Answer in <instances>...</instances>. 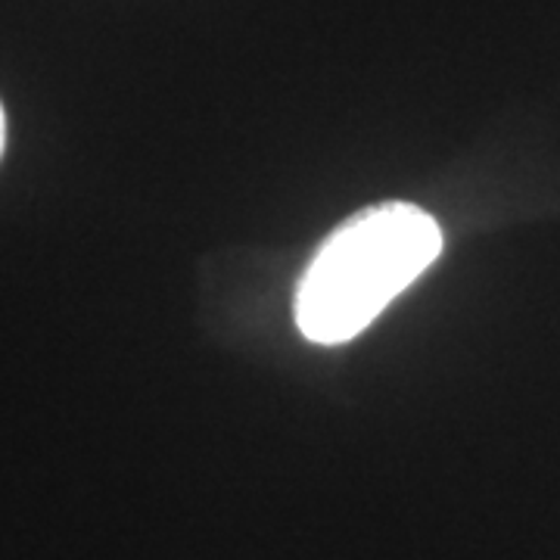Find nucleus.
Segmentation results:
<instances>
[{"instance_id": "nucleus-1", "label": "nucleus", "mask_w": 560, "mask_h": 560, "mask_svg": "<svg viewBox=\"0 0 560 560\" xmlns=\"http://www.w3.org/2000/svg\"><path fill=\"white\" fill-rule=\"evenodd\" d=\"M442 231L415 202H381L320 243L296 290V324L318 346H342L440 259Z\"/></svg>"}, {"instance_id": "nucleus-2", "label": "nucleus", "mask_w": 560, "mask_h": 560, "mask_svg": "<svg viewBox=\"0 0 560 560\" xmlns=\"http://www.w3.org/2000/svg\"><path fill=\"white\" fill-rule=\"evenodd\" d=\"M3 143H7V116H3V106H0V156H3Z\"/></svg>"}]
</instances>
